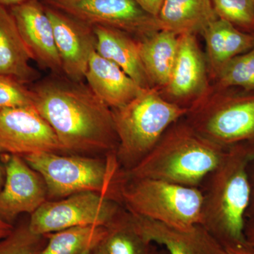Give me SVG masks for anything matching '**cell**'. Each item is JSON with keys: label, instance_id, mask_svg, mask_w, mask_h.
<instances>
[{"label": "cell", "instance_id": "cell-12", "mask_svg": "<svg viewBox=\"0 0 254 254\" xmlns=\"http://www.w3.org/2000/svg\"><path fill=\"white\" fill-rule=\"evenodd\" d=\"M59 54L63 75L71 81L83 82L90 58L95 51L93 26L45 4Z\"/></svg>", "mask_w": 254, "mask_h": 254}, {"label": "cell", "instance_id": "cell-9", "mask_svg": "<svg viewBox=\"0 0 254 254\" xmlns=\"http://www.w3.org/2000/svg\"><path fill=\"white\" fill-rule=\"evenodd\" d=\"M91 26L116 28L141 40L160 31L158 19L135 0H41Z\"/></svg>", "mask_w": 254, "mask_h": 254}, {"label": "cell", "instance_id": "cell-18", "mask_svg": "<svg viewBox=\"0 0 254 254\" xmlns=\"http://www.w3.org/2000/svg\"><path fill=\"white\" fill-rule=\"evenodd\" d=\"M200 35L205 42V55L210 81L227 62L254 47V33L241 31L220 18L210 23Z\"/></svg>", "mask_w": 254, "mask_h": 254}, {"label": "cell", "instance_id": "cell-22", "mask_svg": "<svg viewBox=\"0 0 254 254\" xmlns=\"http://www.w3.org/2000/svg\"><path fill=\"white\" fill-rule=\"evenodd\" d=\"M108 235V227L80 226L48 234L49 242L38 254H82L93 251Z\"/></svg>", "mask_w": 254, "mask_h": 254}, {"label": "cell", "instance_id": "cell-30", "mask_svg": "<svg viewBox=\"0 0 254 254\" xmlns=\"http://www.w3.org/2000/svg\"><path fill=\"white\" fill-rule=\"evenodd\" d=\"M245 233L247 245L254 251V222H246Z\"/></svg>", "mask_w": 254, "mask_h": 254}, {"label": "cell", "instance_id": "cell-8", "mask_svg": "<svg viewBox=\"0 0 254 254\" xmlns=\"http://www.w3.org/2000/svg\"><path fill=\"white\" fill-rule=\"evenodd\" d=\"M124 208L116 200L86 191L61 199L47 201L31 214L28 227L32 233L41 236L71 227H108L122 213Z\"/></svg>", "mask_w": 254, "mask_h": 254}, {"label": "cell", "instance_id": "cell-23", "mask_svg": "<svg viewBox=\"0 0 254 254\" xmlns=\"http://www.w3.org/2000/svg\"><path fill=\"white\" fill-rule=\"evenodd\" d=\"M103 243L108 254H152L154 247L136 231L125 208L108 227Z\"/></svg>", "mask_w": 254, "mask_h": 254}, {"label": "cell", "instance_id": "cell-5", "mask_svg": "<svg viewBox=\"0 0 254 254\" xmlns=\"http://www.w3.org/2000/svg\"><path fill=\"white\" fill-rule=\"evenodd\" d=\"M123 171L131 170L153 150L170 125L188 110L170 103L155 88L144 89L134 99L112 109Z\"/></svg>", "mask_w": 254, "mask_h": 254}, {"label": "cell", "instance_id": "cell-14", "mask_svg": "<svg viewBox=\"0 0 254 254\" xmlns=\"http://www.w3.org/2000/svg\"><path fill=\"white\" fill-rule=\"evenodd\" d=\"M33 61L56 75H63L53 25L41 0H28L9 8Z\"/></svg>", "mask_w": 254, "mask_h": 254}, {"label": "cell", "instance_id": "cell-27", "mask_svg": "<svg viewBox=\"0 0 254 254\" xmlns=\"http://www.w3.org/2000/svg\"><path fill=\"white\" fill-rule=\"evenodd\" d=\"M43 237L32 233L28 226L14 229L9 236L0 240V254H38Z\"/></svg>", "mask_w": 254, "mask_h": 254}, {"label": "cell", "instance_id": "cell-3", "mask_svg": "<svg viewBox=\"0 0 254 254\" xmlns=\"http://www.w3.org/2000/svg\"><path fill=\"white\" fill-rule=\"evenodd\" d=\"M227 150L200 136L185 117L169 127L153 150L125 172L129 178H148L199 188Z\"/></svg>", "mask_w": 254, "mask_h": 254}, {"label": "cell", "instance_id": "cell-4", "mask_svg": "<svg viewBox=\"0 0 254 254\" xmlns=\"http://www.w3.org/2000/svg\"><path fill=\"white\" fill-rule=\"evenodd\" d=\"M22 158L41 175L46 184L48 197L52 199L92 191L120 203L119 190L123 170L116 153L104 158H91L46 152Z\"/></svg>", "mask_w": 254, "mask_h": 254}, {"label": "cell", "instance_id": "cell-36", "mask_svg": "<svg viewBox=\"0 0 254 254\" xmlns=\"http://www.w3.org/2000/svg\"><path fill=\"white\" fill-rule=\"evenodd\" d=\"M152 254H169L168 252H167L165 250H157L155 247H153V252H152Z\"/></svg>", "mask_w": 254, "mask_h": 254}, {"label": "cell", "instance_id": "cell-16", "mask_svg": "<svg viewBox=\"0 0 254 254\" xmlns=\"http://www.w3.org/2000/svg\"><path fill=\"white\" fill-rule=\"evenodd\" d=\"M84 80L95 95L111 109L127 104L144 90L118 65L96 51L90 58Z\"/></svg>", "mask_w": 254, "mask_h": 254}, {"label": "cell", "instance_id": "cell-10", "mask_svg": "<svg viewBox=\"0 0 254 254\" xmlns=\"http://www.w3.org/2000/svg\"><path fill=\"white\" fill-rule=\"evenodd\" d=\"M0 152L23 157L64 150L54 130L31 105L0 111Z\"/></svg>", "mask_w": 254, "mask_h": 254}, {"label": "cell", "instance_id": "cell-33", "mask_svg": "<svg viewBox=\"0 0 254 254\" xmlns=\"http://www.w3.org/2000/svg\"><path fill=\"white\" fill-rule=\"evenodd\" d=\"M28 0H0V4L6 6V7L9 9V8L12 7V6L22 4V3L26 2Z\"/></svg>", "mask_w": 254, "mask_h": 254}, {"label": "cell", "instance_id": "cell-29", "mask_svg": "<svg viewBox=\"0 0 254 254\" xmlns=\"http://www.w3.org/2000/svg\"><path fill=\"white\" fill-rule=\"evenodd\" d=\"M248 173L251 186V199L246 214V222H254V158L249 165Z\"/></svg>", "mask_w": 254, "mask_h": 254}, {"label": "cell", "instance_id": "cell-2", "mask_svg": "<svg viewBox=\"0 0 254 254\" xmlns=\"http://www.w3.org/2000/svg\"><path fill=\"white\" fill-rule=\"evenodd\" d=\"M254 158V147L227 150L199 187L203 196L200 225L224 247L248 246L245 233L251 199L248 168Z\"/></svg>", "mask_w": 254, "mask_h": 254}, {"label": "cell", "instance_id": "cell-11", "mask_svg": "<svg viewBox=\"0 0 254 254\" xmlns=\"http://www.w3.org/2000/svg\"><path fill=\"white\" fill-rule=\"evenodd\" d=\"M211 86L205 55L196 35L180 36L178 54L168 84L158 90L165 100L189 110Z\"/></svg>", "mask_w": 254, "mask_h": 254}, {"label": "cell", "instance_id": "cell-25", "mask_svg": "<svg viewBox=\"0 0 254 254\" xmlns=\"http://www.w3.org/2000/svg\"><path fill=\"white\" fill-rule=\"evenodd\" d=\"M220 18L246 32L254 33V5L252 0H211Z\"/></svg>", "mask_w": 254, "mask_h": 254}, {"label": "cell", "instance_id": "cell-24", "mask_svg": "<svg viewBox=\"0 0 254 254\" xmlns=\"http://www.w3.org/2000/svg\"><path fill=\"white\" fill-rule=\"evenodd\" d=\"M212 85L254 91V47L227 62L214 78Z\"/></svg>", "mask_w": 254, "mask_h": 254}, {"label": "cell", "instance_id": "cell-32", "mask_svg": "<svg viewBox=\"0 0 254 254\" xmlns=\"http://www.w3.org/2000/svg\"><path fill=\"white\" fill-rule=\"evenodd\" d=\"M14 227L11 225V223L6 222V220L0 217V240L9 236L10 234L14 231Z\"/></svg>", "mask_w": 254, "mask_h": 254}, {"label": "cell", "instance_id": "cell-26", "mask_svg": "<svg viewBox=\"0 0 254 254\" xmlns=\"http://www.w3.org/2000/svg\"><path fill=\"white\" fill-rule=\"evenodd\" d=\"M33 105L31 89L11 76L0 74V111Z\"/></svg>", "mask_w": 254, "mask_h": 254}, {"label": "cell", "instance_id": "cell-7", "mask_svg": "<svg viewBox=\"0 0 254 254\" xmlns=\"http://www.w3.org/2000/svg\"><path fill=\"white\" fill-rule=\"evenodd\" d=\"M119 194L120 204L133 215L181 229L201 224L200 188L124 173Z\"/></svg>", "mask_w": 254, "mask_h": 254}, {"label": "cell", "instance_id": "cell-34", "mask_svg": "<svg viewBox=\"0 0 254 254\" xmlns=\"http://www.w3.org/2000/svg\"><path fill=\"white\" fill-rule=\"evenodd\" d=\"M103 242L93 250V254H107L106 251L105 250Z\"/></svg>", "mask_w": 254, "mask_h": 254}, {"label": "cell", "instance_id": "cell-21", "mask_svg": "<svg viewBox=\"0 0 254 254\" xmlns=\"http://www.w3.org/2000/svg\"><path fill=\"white\" fill-rule=\"evenodd\" d=\"M218 18L211 0H165L157 19L161 30L196 35Z\"/></svg>", "mask_w": 254, "mask_h": 254}, {"label": "cell", "instance_id": "cell-20", "mask_svg": "<svg viewBox=\"0 0 254 254\" xmlns=\"http://www.w3.org/2000/svg\"><path fill=\"white\" fill-rule=\"evenodd\" d=\"M180 36L160 30L138 40L142 63L153 88L162 89L170 81L178 54Z\"/></svg>", "mask_w": 254, "mask_h": 254}, {"label": "cell", "instance_id": "cell-15", "mask_svg": "<svg viewBox=\"0 0 254 254\" xmlns=\"http://www.w3.org/2000/svg\"><path fill=\"white\" fill-rule=\"evenodd\" d=\"M128 213L141 237L150 244L163 246L169 254H227L225 247L200 224L181 229Z\"/></svg>", "mask_w": 254, "mask_h": 254}, {"label": "cell", "instance_id": "cell-35", "mask_svg": "<svg viewBox=\"0 0 254 254\" xmlns=\"http://www.w3.org/2000/svg\"><path fill=\"white\" fill-rule=\"evenodd\" d=\"M3 175H3L2 168H1V163H0V190L2 188L3 184H4V177H3Z\"/></svg>", "mask_w": 254, "mask_h": 254}, {"label": "cell", "instance_id": "cell-1", "mask_svg": "<svg viewBox=\"0 0 254 254\" xmlns=\"http://www.w3.org/2000/svg\"><path fill=\"white\" fill-rule=\"evenodd\" d=\"M31 89L33 105L54 130L64 151L116 153L113 110L87 84L56 75Z\"/></svg>", "mask_w": 254, "mask_h": 254}, {"label": "cell", "instance_id": "cell-13", "mask_svg": "<svg viewBox=\"0 0 254 254\" xmlns=\"http://www.w3.org/2000/svg\"><path fill=\"white\" fill-rule=\"evenodd\" d=\"M5 180L0 190V217L9 222L21 213L33 214L47 201L41 175L19 155H6Z\"/></svg>", "mask_w": 254, "mask_h": 254}, {"label": "cell", "instance_id": "cell-37", "mask_svg": "<svg viewBox=\"0 0 254 254\" xmlns=\"http://www.w3.org/2000/svg\"><path fill=\"white\" fill-rule=\"evenodd\" d=\"M93 251L92 250H88L86 252H85L84 253L82 254H93Z\"/></svg>", "mask_w": 254, "mask_h": 254}, {"label": "cell", "instance_id": "cell-17", "mask_svg": "<svg viewBox=\"0 0 254 254\" xmlns=\"http://www.w3.org/2000/svg\"><path fill=\"white\" fill-rule=\"evenodd\" d=\"M93 27L96 38L95 51L118 65L142 88H153L142 63L138 40L116 28Z\"/></svg>", "mask_w": 254, "mask_h": 254}, {"label": "cell", "instance_id": "cell-38", "mask_svg": "<svg viewBox=\"0 0 254 254\" xmlns=\"http://www.w3.org/2000/svg\"><path fill=\"white\" fill-rule=\"evenodd\" d=\"M252 1H253V4L254 5V0H252Z\"/></svg>", "mask_w": 254, "mask_h": 254}, {"label": "cell", "instance_id": "cell-28", "mask_svg": "<svg viewBox=\"0 0 254 254\" xmlns=\"http://www.w3.org/2000/svg\"><path fill=\"white\" fill-rule=\"evenodd\" d=\"M143 11L153 17H158L165 0H135Z\"/></svg>", "mask_w": 254, "mask_h": 254}, {"label": "cell", "instance_id": "cell-19", "mask_svg": "<svg viewBox=\"0 0 254 254\" xmlns=\"http://www.w3.org/2000/svg\"><path fill=\"white\" fill-rule=\"evenodd\" d=\"M32 60L11 11L0 4V74L25 85L32 83L39 78V73L32 66Z\"/></svg>", "mask_w": 254, "mask_h": 254}, {"label": "cell", "instance_id": "cell-31", "mask_svg": "<svg viewBox=\"0 0 254 254\" xmlns=\"http://www.w3.org/2000/svg\"><path fill=\"white\" fill-rule=\"evenodd\" d=\"M227 254H254L248 246H231L225 247Z\"/></svg>", "mask_w": 254, "mask_h": 254}, {"label": "cell", "instance_id": "cell-6", "mask_svg": "<svg viewBox=\"0 0 254 254\" xmlns=\"http://www.w3.org/2000/svg\"><path fill=\"white\" fill-rule=\"evenodd\" d=\"M185 118L200 136L222 149L254 147V91L211 84Z\"/></svg>", "mask_w": 254, "mask_h": 254}]
</instances>
